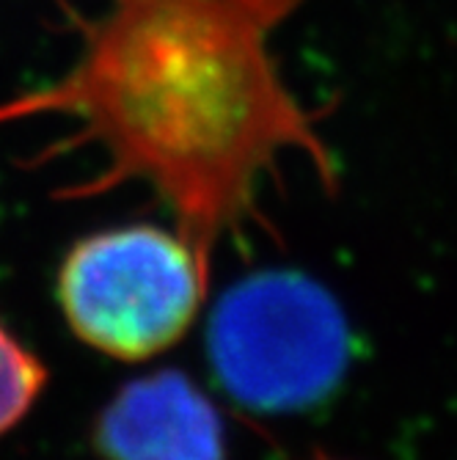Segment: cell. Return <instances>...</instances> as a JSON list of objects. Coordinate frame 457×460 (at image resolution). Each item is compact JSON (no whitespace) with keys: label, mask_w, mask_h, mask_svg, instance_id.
<instances>
[{"label":"cell","mask_w":457,"mask_h":460,"mask_svg":"<svg viewBox=\"0 0 457 460\" xmlns=\"http://www.w3.org/2000/svg\"><path fill=\"white\" fill-rule=\"evenodd\" d=\"M207 284L210 268L177 229L133 224L75 243L58 270V304L89 348L144 361L190 331Z\"/></svg>","instance_id":"obj_2"},{"label":"cell","mask_w":457,"mask_h":460,"mask_svg":"<svg viewBox=\"0 0 457 460\" xmlns=\"http://www.w3.org/2000/svg\"><path fill=\"white\" fill-rule=\"evenodd\" d=\"M45 384V364L0 323V436L25 420Z\"/></svg>","instance_id":"obj_5"},{"label":"cell","mask_w":457,"mask_h":460,"mask_svg":"<svg viewBox=\"0 0 457 460\" xmlns=\"http://www.w3.org/2000/svg\"><path fill=\"white\" fill-rule=\"evenodd\" d=\"M100 460H226L215 405L185 375L157 372L124 386L97 422Z\"/></svg>","instance_id":"obj_4"},{"label":"cell","mask_w":457,"mask_h":460,"mask_svg":"<svg viewBox=\"0 0 457 460\" xmlns=\"http://www.w3.org/2000/svg\"><path fill=\"white\" fill-rule=\"evenodd\" d=\"M309 0H61L75 56L58 77L0 105V121L58 119L61 149H97L102 165L61 199L127 182L152 188L210 268L224 237L259 224V190L301 152L334 190V157L314 108L286 83L276 33Z\"/></svg>","instance_id":"obj_1"},{"label":"cell","mask_w":457,"mask_h":460,"mask_svg":"<svg viewBox=\"0 0 457 460\" xmlns=\"http://www.w3.org/2000/svg\"><path fill=\"white\" fill-rule=\"evenodd\" d=\"M213 361L224 386L254 408H295L337 381L345 328L337 306L295 276L245 281L218 306Z\"/></svg>","instance_id":"obj_3"}]
</instances>
